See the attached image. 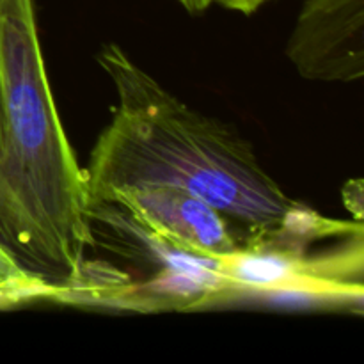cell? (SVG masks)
<instances>
[{
	"label": "cell",
	"instance_id": "6da1fadb",
	"mask_svg": "<svg viewBox=\"0 0 364 364\" xmlns=\"http://www.w3.org/2000/svg\"><path fill=\"white\" fill-rule=\"evenodd\" d=\"M98 63L117 105L84 169L89 208L119 188L169 183L215 206L240 245L311 242L329 233L333 220L288 198L245 139L191 109L121 46H103Z\"/></svg>",
	"mask_w": 364,
	"mask_h": 364
},
{
	"label": "cell",
	"instance_id": "7a4b0ae2",
	"mask_svg": "<svg viewBox=\"0 0 364 364\" xmlns=\"http://www.w3.org/2000/svg\"><path fill=\"white\" fill-rule=\"evenodd\" d=\"M0 89L11 191L64 295L80 281L92 230L84 169L46 77L34 0H0Z\"/></svg>",
	"mask_w": 364,
	"mask_h": 364
},
{
	"label": "cell",
	"instance_id": "3957f363",
	"mask_svg": "<svg viewBox=\"0 0 364 364\" xmlns=\"http://www.w3.org/2000/svg\"><path fill=\"white\" fill-rule=\"evenodd\" d=\"M102 205L121 210L164 244L191 255L223 258L240 247L235 228L215 206L176 185L124 187Z\"/></svg>",
	"mask_w": 364,
	"mask_h": 364
},
{
	"label": "cell",
	"instance_id": "277c9868",
	"mask_svg": "<svg viewBox=\"0 0 364 364\" xmlns=\"http://www.w3.org/2000/svg\"><path fill=\"white\" fill-rule=\"evenodd\" d=\"M287 55L308 80H361L364 0H306L288 39Z\"/></svg>",
	"mask_w": 364,
	"mask_h": 364
},
{
	"label": "cell",
	"instance_id": "5b68a950",
	"mask_svg": "<svg viewBox=\"0 0 364 364\" xmlns=\"http://www.w3.org/2000/svg\"><path fill=\"white\" fill-rule=\"evenodd\" d=\"M0 255L9 259L16 269L28 277L43 281L55 288L50 279V272L39 255L31 228L11 191L6 167V132H4L2 89H0ZM57 290V288H55ZM59 295V290H57Z\"/></svg>",
	"mask_w": 364,
	"mask_h": 364
},
{
	"label": "cell",
	"instance_id": "8992f818",
	"mask_svg": "<svg viewBox=\"0 0 364 364\" xmlns=\"http://www.w3.org/2000/svg\"><path fill=\"white\" fill-rule=\"evenodd\" d=\"M265 2H269V0H206L208 7L212 6V4H219V6L226 7V9L238 11V13L244 14L255 13V11H258Z\"/></svg>",
	"mask_w": 364,
	"mask_h": 364
},
{
	"label": "cell",
	"instance_id": "52a82bcc",
	"mask_svg": "<svg viewBox=\"0 0 364 364\" xmlns=\"http://www.w3.org/2000/svg\"><path fill=\"white\" fill-rule=\"evenodd\" d=\"M21 277H28V276L21 272L20 269H16L9 259L4 258V256L0 255V283H4V281H11V279H21ZM31 279H34V277H31Z\"/></svg>",
	"mask_w": 364,
	"mask_h": 364
},
{
	"label": "cell",
	"instance_id": "ba28073f",
	"mask_svg": "<svg viewBox=\"0 0 364 364\" xmlns=\"http://www.w3.org/2000/svg\"><path fill=\"white\" fill-rule=\"evenodd\" d=\"M178 2H180L181 6L185 7V9L191 11V13H198V11H205L206 7H208V4H206V0H178Z\"/></svg>",
	"mask_w": 364,
	"mask_h": 364
}]
</instances>
